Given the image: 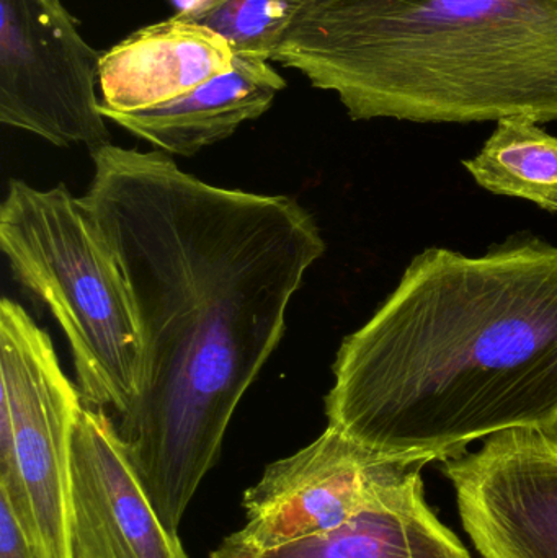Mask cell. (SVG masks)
Masks as SVG:
<instances>
[{
  "instance_id": "1",
  "label": "cell",
  "mask_w": 557,
  "mask_h": 558,
  "mask_svg": "<svg viewBox=\"0 0 557 558\" xmlns=\"http://www.w3.org/2000/svg\"><path fill=\"white\" fill-rule=\"evenodd\" d=\"M90 154L82 202L120 262L143 353L140 396L117 428L179 533L326 242L291 196L209 185L162 150L108 143Z\"/></svg>"
},
{
  "instance_id": "2",
  "label": "cell",
  "mask_w": 557,
  "mask_h": 558,
  "mask_svg": "<svg viewBox=\"0 0 557 558\" xmlns=\"http://www.w3.org/2000/svg\"><path fill=\"white\" fill-rule=\"evenodd\" d=\"M332 373L329 426L378 451L444 462L504 429L557 426L556 245L427 248Z\"/></svg>"
},
{
  "instance_id": "3",
  "label": "cell",
  "mask_w": 557,
  "mask_h": 558,
  "mask_svg": "<svg viewBox=\"0 0 557 558\" xmlns=\"http://www.w3.org/2000/svg\"><path fill=\"white\" fill-rule=\"evenodd\" d=\"M274 62L352 120L557 121V0H311Z\"/></svg>"
},
{
  "instance_id": "4",
  "label": "cell",
  "mask_w": 557,
  "mask_h": 558,
  "mask_svg": "<svg viewBox=\"0 0 557 558\" xmlns=\"http://www.w3.org/2000/svg\"><path fill=\"white\" fill-rule=\"evenodd\" d=\"M0 247L64 331L85 405L123 416L140 396L141 337L126 278L90 209L64 185L12 179Z\"/></svg>"
},
{
  "instance_id": "5",
  "label": "cell",
  "mask_w": 557,
  "mask_h": 558,
  "mask_svg": "<svg viewBox=\"0 0 557 558\" xmlns=\"http://www.w3.org/2000/svg\"><path fill=\"white\" fill-rule=\"evenodd\" d=\"M0 495L35 558H72V438L84 399L51 338L12 299L0 302Z\"/></svg>"
},
{
  "instance_id": "6",
  "label": "cell",
  "mask_w": 557,
  "mask_h": 558,
  "mask_svg": "<svg viewBox=\"0 0 557 558\" xmlns=\"http://www.w3.org/2000/svg\"><path fill=\"white\" fill-rule=\"evenodd\" d=\"M100 58L62 0H0V121L58 147L110 143Z\"/></svg>"
},
{
  "instance_id": "7",
  "label": "cell",
  "mask_w": 557,
  "mask_h": 558,
  "mask_svg": "<svg viewBox=\"0 0 557 558\" xmlns=\"http://www.w3.org/2000/svg\"><path fill=\"white\" fill-rule=\"evenodd\" d=\"M440 461L425 452H385L334 426L290 458L265 469L245 490V523L225 543L267 550L326 533L365 510L419 464Z\"/></svg>"
},
{
  "instance_id": "8",
  "label": "cell",
  "mask_w": 557,
  "mask_h": 558,
  "mask_svg": "<svg viewBox=\"0 0 557 558\" xmlns=\"http://www.w3.org/2000/svg\"><path fill=\"white\" fill-rule=\"evenodd\" d=\"M483 558H557V426L504 429L444 461Z\"/></svg>"
},
{
  "instance_id": "9",
  "label": "cell",
  "mask_w": 557,
  "mask_h": 558,
  "mask_svg": "<svg viewBox=\"0 0 557 558\" xmlns=\"http://www.w3.org/2000/svg\"><path fill=\"white\" fill-rule=\"evenodd\" d=\"M72 558H189L104 409L82 407L72 438Z\"/></svg>"
},
{
  "instance_id": "10",
  "label": "cell",
  "mask_w": 557,
  "mask_h": 558,
  "mask_svg": "<svg viewBox=\"0 0 557 558\" xmlns=\"http://www.w3.org/2000/svg\"><path fill=\"white\" fill-rule=\"evenodd\" d=\"M229 43L196 22L173 13L143 26L100 58V111L130 113L159 107L234 68Z\"/></svg>"
},
{
  "instance_id": "11",
  "label": "cell",
  "mask_w": 557,
  "mask_h": 558,
  "mask_svg": "<svg viewBox=\"0 0 557 558\" xmlns=\"http://www.w3.org/2000/svg\"><path fill=\"white\" fill-rule=\"evenodd\" d=\"M415 465L347 523L267 550L238 549L222 541L211 558H473L425 500Z\"/></svg>"
},
{
  "instance_id": "12",
  "label": "cell",
  "mask_w": 557,
  "mask_h": 558,
  "mask_svg": "<svg viewBox=\"0 0 557 558\" xmlns=\"http://www.w3.org/2000/svg\"><path fill=\"white\" fill-rule=\"evenodd\" d=\"M270 62L235 56L232 71L175 100L130 113L101 114L157 150L195 156L205 147L228 140L247 121L267 113L287 87V81Z\"/></svg>"
},
{
  "instance_id": "13",
  "label": "cell",
  "mask_w": 557,
  "mask_h": 558,
  "mask_svg": "<svg viewBox=\"0 0 557 558\" xmlns=\"http://www.w3.org/2000/svg\"><path fill=\"white\" fill-rule=\"evenodd\" d=\"M483 149L463 160L481 189L557 215V137L526 114L502 118Z\"/></svg>"
},
{
  "instance_id": "14",
  "label": "cell",
  "mask_w": 557,
  "mask_h": 558,
  "mask_svg": "<svg viewBox=\"0 0 557 558\" xmlns=\"http://www.w3.org/2000/svg\"><path fill=\"white\" fill-rule=\"evenodd\" d=\"M311 0H222L193 16L218 33L239 58L271 61Z\"/></svg>"
},
{
  "instance_id": "15",
  "label": "cell",
  "mask_w": 557,
  "mask_h": 558,
  "mask_svg": "<svg viewBox=\"0 0 557 558\" xmlns=\"http://www.w3.org/2000/svg\"><path fill=\"white\" fill-rule=\"evenodd\" d=\"M0 558H35L9 501L2 495H0Z\"/></svg>"
},
{
  "instance_id": "16",
  "label": "cell",
  "mask_w": 557,
  "mask_h": 558,
  "mask_svg": "<svg viewBox=\"0 0 557 558\" xmlns=\"http://www.w3.org/2000/svg\"><path fill=\"white\" fill-rule=\"evenodd\" d=\"M169 2L173 10H175V13L196 16L211 9L216 3L222 2V0H169Z\"/></svg>"
}]
</instances>
